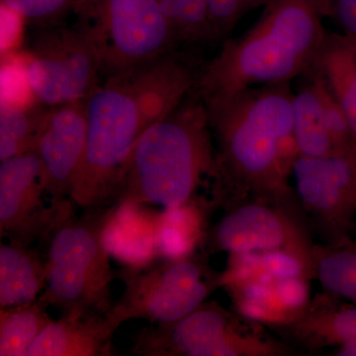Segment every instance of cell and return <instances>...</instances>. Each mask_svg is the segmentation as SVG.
Wrapping results in <instances>:
<instances>
[{
    "label": "cell",
    "instance_id": "obj_1",
    "mask_svg": "<svg viewBox=\"0 0 356 356\" xmlns=\"http://www.w3.org/2000/svg\"><path fill=\"white\" fill-rule=\"evenodd\" d=\"M201 69L172 51L100 83L88 99L86 152L70 195L76 210L84 215L116 210L134 147L193 92Z\"/></svg>",
    "mask_w": 356,
    "mask_h": 356
},
{
    "label": "cell",
    "instance_id": "obj_2",
    "mask_svg": "<svg viewBox=\"0 0 356 356\" xmlns=\"http://www.w3.org/2000/svg\"><path fill=\"white\" fill-rule=\"evenodd\" d=\"M289 83L248 88L204 102L215 147L211 203L248 199L280 204L303 216L289 177L299 156Z\"/></svg>",
    "mask_w": 356,
    "mask_h": 356
},
{
    "label": "cell",
    "instance_id": "obj_3",
    "mask_svg": "<svg viewBox=\"0 0 356 356\" xmlns=\"http://www.w3.org/2000/svg\"><path fill=\"white\" fill-rule=\"evenodd\" d=\"M323 14L322 0H269L248 31L225 40L201 69L194 92L207 102L305 76L327 37Z\"/></svg>",
    "mask_w": 356,
    "mask_h": 356
},
{
    "label": "cell",
    "instance_id": "obj_4",
    "mask_svg": "<svg viewBox=\"0 0 356 356\" xmlns=\"http://www.w3.org/2000/svg\"><path fill=\"white\" fill-rule=\"evenodd\" d=\"M215 172L207 108L193 91L140 136L126 168L120 205L179 209L193 200L204 182H212Z\"/></svg>",
    "mask_w": 356,
    "mask_h": 356
},
{
    "label": "cell",
    "instance_id": "obj_5",
    "mask_svg": "<svg viewBox=\"0 0 356 356\" xmlns=\"http://www.w3.org/2000/svg\"><path fill=\"white\" fill-rule=\"evenodd\" d=\"M115 211L81 215L76 211L58 222L44 245L46 286L39 298L60 317L107 315L113 308L110 264L103 233Z\"/></svg>",
    "mask_w": 356,
    "mask_h": 356
},
{
    "label": "cell",
    "instance_id": "obj_6",
    "mask_svg": "<svg viewBox=\"0 0 356 356\" xmlns=\"http://www.w3.org/2000/svg\"><path fill=\"white\" fill-rule=\"evenodd\" d=\"M209 254L185 252L177 257L122 267L116 277L124 284L110 316L119 324L146 320L168 324L180 320L222 288V273L211 266Z\"/></svg>",
    "mask_w": 356,
    "mask_h": 356
},
{
    "label": "cell",
    "instance_id": "obj_7",
    "mask_svg": "<svg viewBox=\"0 0 356 356\" xmlns=\"http://www.w3.org/2000/svg\"><path fill=\"white\" fill-rule=\"evenodd\" d=\"M261 324L205 301L180 320L149 324L133 341L132 356H285L297 355L267 337Z\"/></svg>",
    "mask_w": 356,
    "mask_h": 356
},
{
    "label": "cell",
    "instance_id": "obj_8",
    "mask_svg": "<svg viewBox=\"0 0 356 356\" xmlns=\"http://www.w3.org/2000/svg\"><path fill=\"white\" fill-rule=\"evenodd\" d=\"M76 26L92 40L108 76L175 51L159 0H79Z\"/></svg>",
    "mask_w": 356,
    "mask_h": 356
},
{
    "label": "cell",
    "instance_id": "obj_9",
    "mask_svg": "<svg viewBox=\"0 0 356 356\" xmlns=\"http://www.w3.org/2000/svg\"><path fill=\"white\" fill-rule=\"evenodd\" d=\"M24 70L33 97L44 106L88 100L103 74L99 51L76 25L40 27Z\"/></svg>",
    "mask_w": 356,
    "mask_h": 356
},
{
    "label": "cell",
    "instance_id": "obj_10",
    "mask_svg": "<svg viewBox=\"0 0 356 356\" xmlns=\"http://www.w3.org/2000/svg\"><path fill=\"white\" fill-rule=\"evenodd\" d=\"M292 175L311 233L327 245L356 238V143L331 156H297Z\"/></svg>",
    "mask_w": 356,
    "mask_h": 356
},
{
    "label": "cell",
    "instance_id": "obj_11",
    "mask_svg": "<svg viewBox=\"0 0 356 356\" xmlns=\"http://www.w3.org/2000/svg\"><path fill=\"white\" fill-rule=\"evenodd\" d=\"M224 210V215L204 238V250L208 254L286 250L312 264L311 232L298 213L280 204L257 199L229 204Z\"/></svg>",
    "mask_w": 356,
    "mask_h": 356
},
{
    "label": "cell",
    "instance_id": "obj_12",
    "mask_svg": "<svg viewBox=\"0 0 356 356\" xmlns=\"http://www.w3.org/2000/svg\"><path fill=\"white\" fill-rule=\"evenodd\" d=\"M48 199L36 151L13 156L0 165V236L9 242L43 248L58 222L76 211L58 209Z\"/></svg>",
    "mask_w": 356,
    "mask_h": 356
},
{
    "label": "cell",
    "instance_id": "obj_13",
    "mask_svg": "<svg viewBox=\"0 0 356 356\" xmlns=\"http://www.w3.org/2000/svg\"><path fill=\"white\" fill-rule=\"evenodd\" d=\"M86 140L88 100L48 106L35 151L41 161L44 191L58 209L74 206L70 195Z\"/></svg>",
    "mask_w": 356,
    "mask_h": 356
},
{
    "label": "cell",
    "instance_id": "obj_14",
    "mask_svg": "<svg viewBox=\"0 0 356 356\" xmlns=\"http://www.w3.org/2000/svg\"><path fill=\"white\" fill-rule=\"evenodd\" d=\"M305 86L293 92V131L299 156H321L346 151L356 143L346 114L324 79L313 70Z\"/></svg>",
    "mask_w": 356,
    "mask_h": 356
},
{
    "label": "cell",
    "instance_id": "obj_15",
    "mask_svg": "<svg viewBox=\"0 0 356 356\" xmlns=\"http://www.w3.org/2000/svg\"><path fill=\"white\" fill-rule=\"evenodd\" d=\"M270 329L307 350L356 346V305L324 291L298 318Z\"/></svg>",
    "mask_w": 356,
    "mask_h": 356
},
{
    "label": "cell",
    "instance_id": "obj_16",
    "mask_svg": "<svg viewBox=\"0 0 356 356\" xmlns=\"http://www.w3.org/2000/svg\"><path fill=\"white\" fill-rule=\"evenodd\" d=\"M120 324L110 316L60 317L44 327L27 356H114L113 337Z\"/></svg>",
    "mask_w": 356,
    "mask_h": 356
},
{
    "label": "cell",
    "instance_id": "obj_17",
    "mask_svg": "<svg viewBox=\"0 0 356 356\" xmlns=\"http://www.w3.org/2000/svg\"><path fill=\"white\" fill-rule=\"evenodd\" d=\"M43 250L17 243L0 245V309L22 306L39 298L46 286Z\"/></svg>",
    "mask_w": 356,
    "mask_h": 356
},
{
    "label": "cell",
    "instance_id": "obj_18",
    "mask_svg": "<svg viewBox=\"0 0 356 356\" xmlns=\"http://www.w3.org/2000/svg\"><path fill=\"white\" fill-rule=\"evenodd\" d=\"M311 70L324 79L356 137V40L327 34Z\"/></svg>",
    "mask_w": 356,
    "mask_h": 356
},
{
    "label": "cell",
    "instance_id": "obj_19",
    "mask_svg": "<svg viewBox=\"0 0 356 356\" xmlns=\"http://www.w3.org/2000/svg\"><path fill=\"white\" fill-rule=\"evenodd\" d=\"M312 264L325 292L356 305V238L334 245L314 243Z\"/></svg>",
    "mask_w": 356,
    "mask_h": 356
},
{
    "label": "cell",
    "instance_id": "obj_20",
    "mask_svg": "<svg viewBox=\"0 0 356 356\" xmlns=\"http://www.w3.org/2000/svg\"><path fill=\"white\" fill-rule=\"evenodd\" d=\"M47 108L38 102L26 105L1 102L0 161L35 151Z\"/></svg>",
    "mask_w": 356,
    "mask_h": 356
},
{
    "label": "cell",
    "instance_id": "obj_21",
    "mask_svg": "<svg viewBox=\"0 0 356 356\" xmlns=\"http://www.w3.org/2000/svg\"><path fill=\"white\" fill-rule=\"evenodd\" d=\"M38 298L26 305L0 309V356H27L35 339L53 318Z\"/></svg>",
    "mask_w": 356,
    "mask_h": 356
},
{
    "label": "cell",
    "instance_id": "obj_22",
    "mask_svg": "<svg viewBox=\"0 0 356 356\" xmlns=\"http://www.w3.org/2000/svg\"><path fill=\"white\" fill-rule=\"evenodd\" d=\"M177 44L214 42L207 0H159Z\"/></svg>",
    "mask_w": 356,
    "mask_h": 356
},
{
    "label": "cell",
    "instance_id": "obj_23",
    "mask_svg": "<svg viewBox=\"0 0 356 356\" xmlns=\"http://www.w3.org/2000/svg\"><path fill=\"white\" fill-rule=\"evenodd\" d=\"M79 0H1V4L17 13L23 20L39 27L58 26Z\"/></svg>",
    "mask_w": 356,
    "mask_h": 356
},
{
    "label": "cell",
    "instance_id": "obj_24",
    "mask_svg": "<svg viewBox=\"0 0 356 356\" xmlns=\"http://www.w3.org/2000/svg\"><path fill=\"white\" fill-rule=\"evenodd\" d=\"M269 0H207L215 41H225L245 14Z\"/></svg>",
    "mask_w": 356,
    "mask_h": 356
},
{
    "label": "cell",
    "instance_id": "obj_25",
    "mask_svg": "<svg viewBox=\"0 0 356 356\" xmlns=\"http://www.w3.org/2000/svg\"><path fill=\"white\" fill-rule=\"evenodd\" d=\"M259 254L264 270L276 280L287 278L315 280L312 264L297 254L286 250H273Z\"/></svg>",
    "mask_w": 356,
    "mask_h": 356
},
{
    "label": "cell",
    "instance_id": "obj_26",
    "mask_svg": "<svg viewBox=\"0 0 356 356\" xmlns=\"http://www.w3.org/2000/svg\"><path fill=\"white\" fill-rule=\"evenodd\" d=\"M309 282L310 280L304 278H287L277 280L274 283L276 298L287 318L286 324L298 318L308 308L312 300Z\"/></svg>",
    "mask_w": 356,
    "mask_h": 356
},
{
    "label": "cell",
    "instance_id": "obj_27",
    "mask_svg": "<svg viewBox=\"0 0 356 356\" xmlns=\"http://www.w3.org/2000/svg\"><path fill=\"white\" fill-rule=\"evenodd\" d=\"M324 13L331 11L346 32L356 40V0H322Z\"/></svg>",
    "mask_w": 356,
    "mask_h": 356
},
{
    "label": "cell",
    "instance_id": "obj_28",
    "mask_svg": "<svg viewBox=\"0 0 356 356\" xmlns=\"http://www.w3.org/2000/svg\"><path fill=\"white\" fill-rule=\"evenodd\" d=\"M334 353L332 355L337 356H356V346L336 348Z\"/></svg>",
    "mask_w": 356,
    "mask_h": 356
}]
</instances>
